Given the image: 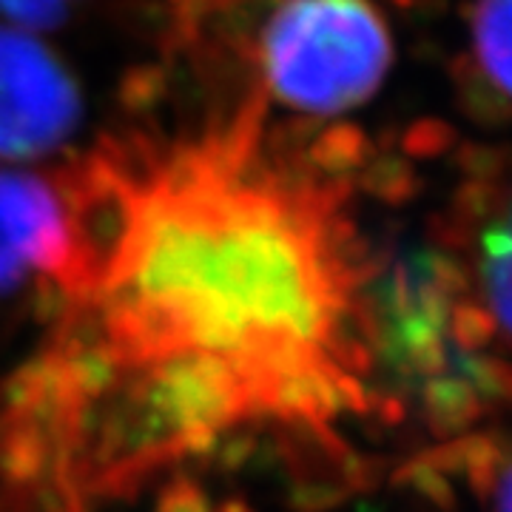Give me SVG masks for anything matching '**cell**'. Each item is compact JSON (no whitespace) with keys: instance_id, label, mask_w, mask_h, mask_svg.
I'll list each match as a JSON object with an SVG mask.
<instances>
[{"instance_id":"cell-6","label":"cell","mask_w":512,"mask_h":512,"mask_svg":"<svg viewBox=\"0 0 512 512\" xmlns=\"http://www.w3.org/2000/svg\"><path fill=\"white\" fill-rule=\"evenodd\" d=\"M470 57L478 86L512 111V0H478L470 23Z\"/></svg>"},{"instance_id":"cell-3","label":"cell","mask_w":512,"mask_h":512,"mask_svg":"<svg viewBox=\"0 0 512 512\" xmlns=\"http://www.w3.org/2000/svg\"><path fill=\"white\" fill-rule=\"evenodd\" d=\"M444 245L490 330L512 345V151L490 154L470 171Z\"/></svg>"},{"instance_id":"cell-1","label":"cell","mask_w":512,"mask_h":512,"mask_svg":"<svg viewBox=\"0 0 512 512\" xmlns=\"http://www.w3.org/2000/svg\"><path fill=\"white\" fill-rule=\"evenodd\" d=\"M66 185L69 316L35 367L131 473L362 399L365 245L342 188L276 151L259 103L183 140L103 148Z\"/></svg>"},{"instance_id":"cell-4","label":"cell","mask_w":512,"mask_h":512,"mask_svg":"<svg viewBox=\"0 0 512 512\" xmlns=\"http://www.w3.org/2000/svg\"><path fill=\"white\" fill-rule=\"evenodd\" d=\"M77 265V220L69 185L0 171V293L69 285Z\"/></svg>"},{"instance_id":"cell-7","label":"cell","mask_w":512,"mask_h":512,"mask_svg":"<svg viewBox=\"0 0 512 512\" xmlns=\"http://www.w3.org/2000/svg\"><path fill=\"white\" fill-rule=\"evenodd\" d=\"M69 3L72 0H0V9L18 20L46 23V20L57 18Z\"/></svg>"},{"instance_id":"cell-8","label":"cell","mask_w":512,"mask_h":512,"mask_svg":"<svg viewBox=\"0 0 512 512\" xmlns=\"http://www.w3.org/2000/svg\"><path fill=\"white\" fill-rule=\"evenodd\" d=\"M495 512H512V467L504 473L495 495Z\"/></svg>"},{"instance_id":"cell-2","label":"cell","mask_w":512,"mask_h":512,"mask_svg":"<svg viewBox=\"0 0 512 512\" xmlns=\"http://www.w3.org/2000/svg\"><path fill=\"white\" fill-rule=\"evenodd\" d=\"M390 63L393 37L373 0H276L256 37L262 94L311 117L362 106Z\"/></svg>"},{"instance_id":"cell-5","label":"cell","mask_w":512,"mask_h":512,"mask_svg":"<svg viewBox=\"0 0 512 512\" xmlns=\"http://www.w3.org/2000/svg\"><path fill=\"white\" fill-rule=\"evenodd\" d=\"M74 117L77 94L63 66L32 37L0 29V157L52 148Z\"/></svg>"}]
</instances>
